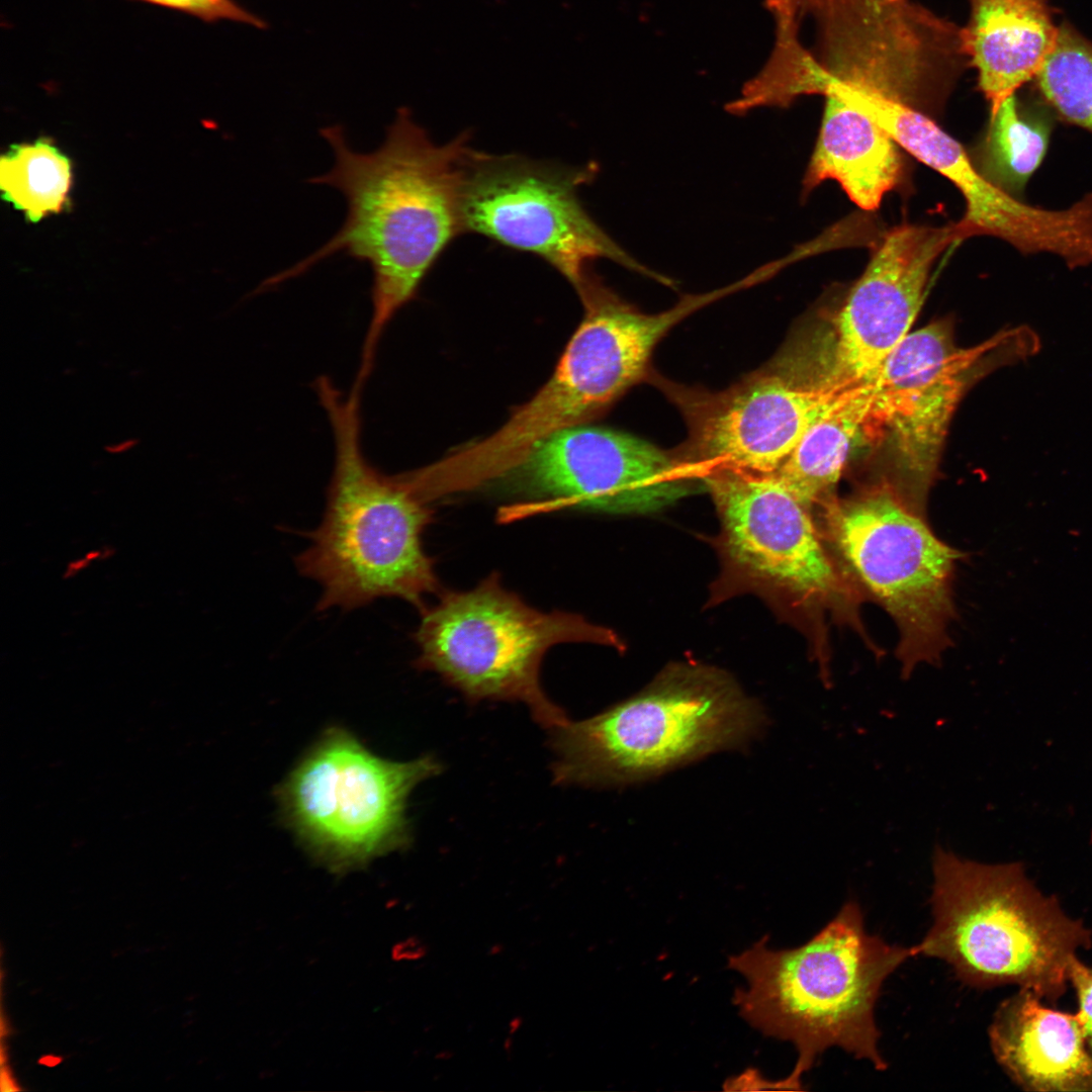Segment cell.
<instances>
[{"instance_id": "1", "label": "cell", "mask_w": 1092, "mask_h": 1092, "mask_svg": "<svg viewBox=\"0 0 1092 1092\" xmlns=\"http://www.w3.org/2000/svg\"><path fill=\"white\" fill-rule=\"evenodd\" d=\"M320 133L332 148L335 163L308 182L344 195L345 221L325 245L258 289L300 276L340 253L368 264L372 313L356 377L365 383L386 326L415 298L448 245L465 233L461 194L471 147L466 132L436 144L407 107L397 109L383 143L369 153L353 150L339 124Z\"/></svg>"}, {"instance_id": "2", "label": "cell", "mask_w": 1092, "mask_h": 1092, "mask_svg": "<svg viewBox=\"0 0 1092 1092\" xmlns=\"http://www.w3.org/2000/svg\"><path fill=\"white\" fill-rule=\"evenodd\" d=\"M767 940L764 936L730 957L728 966L747 982L733 997L740 1015L764 1035L789 1040L798 1051L794 1070L776 1088L802 1089L803 1074L831 1046L886 1070L878 1048L876 1002L886 979L919 954L918 945L890 944L869 934L853 900L801 946L774 950Z\"/></svg>"}, {"instance_id": "3", "label": "cell", "mask_w": 1092, "mask_h": 1092, "mask_svg": "<svg viewBox=\"0 0 1092 1092\" xmlns=\"http://www.w3.org/2000/svg\"><path fill=\"white\" fill-rule=\"evenodd\" d=\"M315 391L332 427L335 464L323 521L295 560L322 585L316 609L352 610L394 597L421 611L440 586L422 541L432 511L398 475H384L366 459L360 394L344 395L327 376L315 380Z\"/></svg>"}, {"instance_id": "4", "label": "cell", "mask_w": 1092, "mask_h": 1092, "mask_svg": "<svg viewBox=\"0 0 1092 1092\" xmlns=\"http://www.w3.org/2000/svg\"><path fill=\"white\" fill-rule=\"evenodd\" d=\"M933 924L919 954L947 963L965 985L1016 984L1056 1001L1077 949L1092 932L1044 896L1020 862L983 863L941 845L932 854Z\"/></svg>"}, {"instance_id": "5", "label": "cell", "mask_w": 1092, "mask_h": 1092, "mask_svg": "<svg viewBox=\"0 0 1092 1092\" xmlns=\"http://www.w3.org/2000/svg\"><path fill=\"white\" fill-rule=\"evenodd\" d=\"M583 318L549 380L491 435L428 465L443 493L496 481L540 440L600 414L647 372L660 339L694 311L691 301L659 313L631 306L592 273L577 290Z\"/></svg>"}, {"instance_id": "6", "label": "cell", "mask_w": 1092, "mask_h": 1092, "mask_svg": "<svg viewBox=\"0 0 1092 1092\" xmlns=\"http://www.w3.org/2000/svg\"><path fill=\"white\" fill-rule=\"evenodd\" d=\"M764 724L759 705L726 675L670 669L592 718L551 728L554 780L584 787L633 784L743 746Z\"/></svg>"}, {"instance_id": "7", "label": "cell", "mask_w": 1092, "mask_h": 1092, "mask_svg": "<svg viewBox=\"0 0 1092 1092\" xmlns=\"http://www.w3.org/2000/svg\"><path fill=\"white\" fill-rule=\"evenodd\" d=\"M421 615L414 634L420 669L437 672L471 700L523 702L549 729L568 719L541 688L545 653L565 642L613 640L579 615L532 608L496 574L469 590L444 592Z\"/></svg>"}, {"instance_id": "8", "label": "cell", "mask_w": 1092, "mask_h": 1092, "mask_svg": "<svg viewBox=\"0 0 1092 1092\" xmlns=\"http://www.w3.org/2000/svg\"><path fill=\"white\" fill-rule=\"evenodd\" d=\"M431 756L381 758L352 733L330 727L279 785L284 823L320 863L336 874L406 846L414 788L438 775Z\"/></svg>"}, {"instance_id": "9", "label": "cell", "mask_w": 1092, "mask_h": 1092, "mask_svg": "<svg viewBox=\"0 0 1092 1092\" xmlns=\"http://www.w3.org/2000/svg\"><path fill=\"white\" fill-rule=\"evenodd\" d=\"M825 522L843 561L896 622L903 676L920 663H937L954 614L960 554L889 487L831 502Z\"/></svg>"}, {"instance_id": "10", "label": "cell", "mask_w": 1092, "mask_h": 1092, "mask_svg": "<svg viewBox=\"0 0 1092 1092\" xmlns=\"http://www.w3.org/2000/svg\"><path fill=\"white\" fill-rule=\"evenodd\" d=\"M596 170L470 148L461 194L464 232L537 256L576 290L597 259L654 276L604 232L579 200V187Z\"/></svg>"}, {"instance_id": "11", "label": "cell", "mask_w": 1092, "mask_h": 1092, "mask_svg": "<svg viewBox=\"0 0 1092 1092\" xmlns=\"http://www.w3.org/2000/svg\"><path fill=\"white\" fill-rule=\"evenodd\" d=\"M808 12L818 25L816 91L834 80L926 113L967 62L962 28L911 0H825Z\"/></svg>"}, {"instance_id": "12", "label": "cell", "mask_w": 1092, "mask_h": 1092, "mask_svg": "<svg viewBox=\"0 0 1092 1092\" xmlns=\"http://www.w3.org/2000/svg\"><path fill=\"white\" fill-rule=\"evenodd\" d=\"M1032 354L1031 340L1016 329L963 348L950 324L939 321L910 332L887 357L868 381L869 426L886 429L896 445L910 483L909 508L922 515L949 423L971 383L997 364Z\"/></svg>"}, {"instance_id": "13", "label": "cell", "mask_w": 1092, "mask_h": 1092, "mask_svg": "<svg viewBox=\"0 0 1092 1092\" xmlns=\"http://www.w3.org/2000/svg\"><path fill=\"white\" fill-rule=\"evenodd\" d=\"M829 94L869 115L900 148L960 190L966 212L958 222L965 240L992 236L1025 255L1053 254L1070 268L1092 264V192L1063 209L1031 205L990 183L965 149L926 113L849 84L835 83Z\"/></svg>"}, {"instance_id": "14", "label": "cell", "mask_w": 1092, "mask_h": 1092, "mask_svg": "<svg viewBox=\"0 0 1092 1092\" xmlns=\"http://www.w3.org/2000/svg\"><path fill=\"white\" fill-rule=\"evenodd\" d=\"M693 476L644 440L579 425L537 442L496 481L549 508L641 514L687 495Z\"/></svg>"}, {"instance_id": "15", "label": "cell", "mask_w": 1092, "mask_h": 1092, "mask_svg": "<svg viewBox=\"0 0 1092 1092\" xmlns=\"http://www.w3.org/2000/svg\"><path fill=\"white\" fill-rule=\"evenodd\" d=\"M703 480L735 564L808 607L855 617L853 592L823 547L809 507L774 473L723 468Z\"/></svg>"}, {"instance_id": "16", "label": "cell", "mask_w": 1092, "mask_h": 1092, "mask_svg": "<svg viewBox=\"0 0 1092 1092\" xmlns=\"http://www.w3.org/2000/svg\"><path fill=\"white\" fill-rule=\"evenodd\" d=\"M847 387L767 368L720 392L681 394L690 438L680 460L702 477L723 468L775 473Z\"/></svg>"}, {"instance_id": "17", "label": "cell", "mask_w": 1092, "mask_h": 1092, "mask_svg": "<svg viewBox=\"0 0 1092 1092\" xmlns=\"http://www.w3.org/2000/svg\"><path fill=\"white\" fill-rule=\"evenodd\" d=\"M964 240L958 221L906 223L883 236L836 315L832 369L824 383L849 386L876 376L911 332L935 261Z\"/></svg>"}, {"instance_id": "18", "label": "cell", "mask_w": 1092, "mask_h": 1092, "mask_svg": "<svg viewBox=\"0 0 1092 1092\" xmlns=\"http://www.w3.org/2000/svg\"><path fill=\"white\" fill-rule=\"evenodd\" d=\"M1040 999L1021 988L1000 1004L988 1030L997 1062L1026 1091H1092V1054L1077 1014Z\"/></svg>"}, {"instance_id": "19", "label": "cell", "mask_w": 1092, "mask_h": 1092, "mask_svg": "<svg viewBox=\"0 0 1092 1092\" xmlns=\"http://www.w3.org/2000/svg\"><path fill=\"white\" fill-rule=\"evenodd\" d=\"M964 53L990 114L1035 78L1059 35L1046 0H969Z\"/></svg>"}, {"instance_id": "20", "label": "cell", "mask_w": 1092, "mask_h": 1092, "mask_svg": "<svg viewBox=\"0 0 1092 1092\" xmlns=\"http://www.w3.org/2000/svg\"><path fill=\"white\" fill-rule=\"evenodd\" d=\"M824 97L821 127L804 176L803 194L831 179L862 210H875L900 182V147L859 109L834 95Z\"/></svg>"}, {"instance_id": "21", "label": "cell", "mask_w": 1092, "mask_h": 1092, "mask_svg": "<svg viewBox=\"0 0 1092 1092\" xmlns=\"http://www.w3.org/2000/svg\"><path fill=\"white\" fill-rule=\"evenodd\" d=\"M871 410L868 382L847 387L774 474L807 507L822 498L838 481L855 438L869 427Z\"/></svg>"}, {"instance_id": "22", "label": "cell", "mask_w": 1092, "mask_h": 1092, "mask_svg": "<svg viewBox=\"0 0 1092 1092\" xmlns=\"http://www.w3.org/2000/svg\"><path fill=\"white\" fill-rule=\"evenodd\" d=\"M1054 113L1025 106L1013 94L990 114L973 160L980 173L1005 193L1020 198L1042 164L1054 131Z\"/></svg>"}, {"instance_id": "23", "label": "cell", "mask_w": 1092, "mask_h": 1092, "mask_svg": "<svg viewBox=\"0 0 1092 1092\" xmlns=\"http://www.w3.org/2000/svg\"><path fill=\"white\" fill-rule=\"evenodd\" d=\"M71 184V161L49 139L12 145L1 157L2 198L31 222L61 211Z\"/></svg>"}, {"instance_id": "24", "label": "cell", "mask_w": 1092, "mask_h": 1092, "mask_svg": "<svg viewBox=\"0 0 1092 1092\" xmlns=\"http://www.w3.org/2000/svg\"><path fill=\"white\" fill-rule=\"evenodd\" d=\"M1035 81L1056 117L1092 133L1091 41L1071 25L1062 24Z\"/></svg>"}, {"instance_id": "25", "label": "cell", "mask_w": 1092, "mask_h": 1092, "mask_svg": "<svg viewBox=\"0 0 1092 1092\" xmlns=\"http://www.w3.org/2000/svg\"><path fill=\"white\" fill-rule=\"evenodd\" d=\"M167 9L179 11L204 22L231 20L246 23L257 28H266L267 23L258 15L247 10L236 0H132Z\"/></svg>"}, {"instance_id": "26", "label": "cell", "mask_w": 1092, "mask_h": 1092, "mask_svg": "<svg viewBox=\"0 0 1092 1092\" xmlns=\"http://www.w3.org/2000/svg\"><path fill=\"white\" fill-rule=\"evenodd\" d=\"M1068 979L1077 994L1079 1010L1076 1014L1082 1026L1087 1049L1092 1054V968L1074 956L1069 963Z\"/></svg>"}, {"instance_id": "27", "label": "cell", "mask_w": 1092, "mask_h": 1092, "mask_svg": "<svg viewBox=\"0 0 1092 1092\" xmlns=\"http://www.w3.org/2000/svg\"><path fill=\"white\" fill-rule=\"evenodd\" d=\"M107 552H108V550L106 548L97 549V551L96 550H90L89 552L85 553L82 557H79V558H77L75 560H72L67 565V568H66V570L64 572L65 576L69 577V576L76 575L77 573H79V572L83 571L85 568H87L88 565L92 564L94 561H97L99 559H104L105 557H107L108 556L106 554Z\"/></svg>"}, {"instance_id": "28", "label": "cell", "mask_w": 1092, "mask_h": 1092, "mask_svg": "<svg viewBox=\"0 0 1092 1092\" xmlns=\"http://www.w3.org/2000/svg\"><path fill=\"white\" fill-rule=\"evenodd\" d=\"M795 1L798 4L799 9L803 12L808 7H810L811 5H813V4H815V3L819 2V1H822V0H795Z\"/></svg>"}]
</instances>
